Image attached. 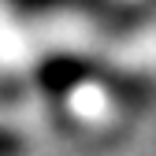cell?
Here are the masks:
<instances>
[{"instance_id": "3", "label": "cell", "mask_w": 156, "mask_h": 156, "mask_svg": "<svg viewBox=\"0 0 156 156\" xmlns=\"http://www.w3.org/2000/svg\"><path fill=\"white\" fill-rule=\"evenodd\" d=\"M23 149H26V141L19 138V134L0 126V156H23Z\"/></svg>"}, {"instance_id": "2", "label": "cell", "mask_w": 156, "mask_h": 156, "mask_svg": "<svg viewBox=\"0 0 156 156\" xmlns=\"http://www.w3.org/2000/svg\"><path fill=\"white\" fill-rule=\"evenodd\" d=\"M97 78H108L97 63L89 60H74V56H56V60H45L41 71H37V82L48 97H67L71 89H78L82 82H97Z\"/></svg>"}, {"instance_id": "1", "label": "cell", "mask_w": 156, "mask_h": 156, "mask_svg": "<svg viewBox=\"0 0 156 156\" xmlns=\"http://www.w3.org/2000/svg\"><path fill=\"white\" fill-rule=\"evenodd\" d=\"M11 4L23 11H82L108 26H126L138 19V8H130L126 0H11Z\"/></svg>"}]
</instances>
